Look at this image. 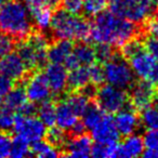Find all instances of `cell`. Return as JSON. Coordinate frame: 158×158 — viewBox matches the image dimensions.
Returning a JSON list of instances; mask_svg holds the SVG:
<instances>
[{"label":"cell","mask_w":158,"mask_h":158,"mask_svg":"<svg viewBox=\"0 0 158 158\" xmlns=\"http://www.w3.org/2000/svg\"><path fill=\"white\" fill-rule=\"evenodd\" d=\"M21 1L26 6L29 12H33L39 8L44 7V6H47L46 0H21Z\"/></svg>","instance_id":"7bdbcfd3"},{"label":"cell","mask_w":158,"mask_h":158,"mask_svg":"<svg viewBox=\"0 0 158 158\" xmlns=\"http://www.w3.org/2000/svg\"><path fill=\"white\" fill-rule=\"evenodd\" d=\"M63 10L72 14H79L84 8V0H61Z\"/></svg>","instance_id":"8d00e7d4"},{"label":"cell","mask_w":158,"mask_h":158,"mask_svg":"<svg viewBox=\"0 0 158 158\" xmlns=\"http://www.w3.org/2000/svg\"><path fill=\"white\" fill-rule=\"evenodd\" d=\"M85 131H86V127L84 126V123H81V121L79 120L78 123H76V125L74 126V127L70 129V132H72L74 135H78V134H82L85 133Z\"/></svg>","instance_id":"bcb514c9"},{"label":"cell","mask_w":158,"mask_h":158,"mask_svg":"<svg viewBox=\"0 0 158 158\" xmlns=\"http://www.w3.org/2000/svg\"><path fill=\"white\" fill-rule=\"evenodd\" d=\"M104 81L108 85L127 89L134 82V74L125 57L113 55L103 66Z\"/></svg>","instance_id":"8992f818"},{"label":"cell","mask_w":158,"mask_h":158,"mask_svg":"<svg viewBox=\"0 0 158 158\" xmlns=\"http://www.w3.org/2000/svg\"><path fill=\"white\" fill-rule=\"evenodd\" d=\"M146 31L151 37H158V20L155 18L149 19L146 23Z\"/></svg>","instance_id":"ee69618b"},{"label":"cell","mask_w":158,"mask_h":158,"mask_svg":"<svg viewBox=\"0 0 158 158\" xmlns=\"http://www.w3.org/2000/svg\"><path fill=\"white\" fill-rule=\"evenodd\" d=\"M73 48L74 47L70 40L57 39V41L48 48L47 60H49L50 63L65 64L69 55L72 54Z\"/></svg>","instance_id":"ffe728a7"},{"label":"cell","mask_w":158,"mask_h":158,"mask_svg":"<svg viewBox=\"0 0 158 158\" xmlns=\"http://www.w3.org/2000/svg\"><path fill=\"white\" fill-rule=\"evenodd\" d=\"M140 123L147 130H158V108L151 105L143 108Z\"/></svg>","instance_id":"f546056e"},{"label":"cell","mask_w":158,"mask_h":158,"mask_svg":"<svg viewBox=\"0 0 158 158\" xmlns=\"http://www.w3.org/2000/svg\"><path fill=\"white\" fill-rule=\"evenodd\" d=\"M31 148L29 143L23 140L20 136H15L12 140L11 151H10V157L13 158H23L31 155Z\"/></svg>","instance_id":"4dcf8cb0"},{"label":"cell","mask_w":158,"mask_h":158,"mask_svg":"<svg viewBox=\"0 0 158 158\" xmlns=\"http://www.w3.org/2000/svg\"><path fill=\"white\" fill-rule=\"evenodd\" d=\"M52 34L57 39L85 41L90 39V24L78 14H72L65 10L53 13L50 26Z\"/></svg>","instance_id":"3957f363"},{"label":"cell","mask_w":158,"mask_h":158,"mask_svg":"<svg viewBox=\"0 0 158 158\" xmlns=\"http://www.w3.org/2000/svg\"><path fill=\"white\" fill-rule=\"evenodd\" d=\"M14 42L11 36L0 31V59L13 50Z\"/></svg>","instance_id":"74e56055"},{"label":"cell","mask_w":158,"mask_h":158,"mask_svg":"<svg viewBox=\"0 0 158 158\" xmlns=\"http://www.w3.org/2000/svg\"><path fill=\"white\" fill-rule=\"evenodd\" d=\"M95 50V57L102 63H105L106 61L110 59L114 55L113 47L107 46V44H98Z\"/></svg>","instance_id":"f35d334b"},{"label":"cell","mask_w":158,"mask_h":158,"mask_svg":"<svg viewBox=\"0 0 158 158\" xmlns=\"http://www.w3.org/2000/svg\"><path fill=\"white\" fill-rule=\"evenodd\" d=\"M13 112L7 107L0 106V131H9L12 129L14 123Z\"/></svg>","instance_id":"d6a6232c"},{"label":"cell","mask_w":158,"mask_h":158,"mask_svg":"<svg viewBox=\"0 0 158 158\" xmlns=\"http://www.w3.org/2000/svg\"><path fill=\"white\" fill-rule=\"evenodd\" d=\"M106 113L104 110H102L98 105H89L87 107V110L84 112L82 116V121L84 126L86 127V129L91 130L105 115Z\"/></svg>","instance_id":"4316f807"},{"label":"cell","mask_w":158,"mask_h":158,"mask_svg":"<svg viewBox=\"0 0 158 158\" xmlns=\"http://www.w3.org/2000/svg\"><path fill=\"white\" fill-rule=\"evenodd\" d=\"M12 129L23 140L33 144L42 140L47 134V127L38 117L34 115H22L18 114L14 117V123Z\"/></svg>","instance_id":"52a82bcc"},{"label":"cell","mask_w":158,"mask_h":158,"mask_svg":"<svg viewBox=\"0 0 158 158\" xmlns=\"http://www.w3.org/2000/svg\"><path fill=\"white\" fill-rule=\"evenodd\" d=\"M95 99L98 106L106 114H115L128 104V95L125 89L108 84L98 89Z\"/></svg>","instance_id":"ba28073f"},{"label":"cell","mask_w":158,"mask_h":158,"mask_svg":"<svg viewBox=\"0 0 158 158\" xmlns=\"http://www.w3.org/2000/svg\"><path fill=\"white\" fill-rule=\"evenodd\" d=\"M154 106H155L156 108H158V94L156 95L155 94V98H154Z\"/></svg>","instance_id":"c3c4849f"},{"label":"cell","mask_w":158,"mask_h":158,"mask_svg":"<svg viewBox=\"0 0 158 158\" xmlns=\"http://www.w3.org/2000/svg\"><path fill=\"white\" fill-rule=\"evenodd\" d=\"M38 118L44 123L46 127H53L55 125V105L50 101H46L39 104L37 108Z\"/></svg>","instance_id":"f1b7e54d"},{"label":"cell","mask_w":158,"mask_h":158,"mask_svg":"<svg viewBox=\"0 0 158 158\" xmlns=\"http://www.w3.org/2000/svg\"><path fill=\"white\" fill-rule=\"evenodd\" d=\"M65 155L69 157L87 158L91 156L92 140L85 133L74 135L69 140H65Z\"/></svg>","instance_id":"9a60e30c"},{"label":"cell","mask_w":158,"mask_h":158,"mask_svg":"<svg viewBox=\"0 0 158 158\" xmlns=\"http://www.w3.org/2000/svg\"><path fill=\"white\" fill-rule=\"evenodd\" d=\"M108 0H84L82 11L89 16H95L105 10Z\"/></svg>","instance_id":"1f68e13d"},{"label":"cell","mask_w":158,"mask_h":158,"mask_svg":"<svg viewBox=\"0 0 158 158\" xmlns=\"http://www.w3.org/2000/svg\"><path fill=\"white\" fill-rule=\"evenodd\" d=\"M91 136L97 143H116L120 134L115 127L114 119L107 114L90 130Z\"/></svg>","instance_id":"4fadbf2b"},{"label":"cell","mask_w":158,"mask_h":158,"mask_svg":"<svg viewBox=\"0 0 158 158\" xmlns=\"http://www.w3.org/2000/svg\"><path fill=\"white\" fill-rule=\"evenodd\" d=\"M5 1H6V0H0V6L2 5V3H3V2H5Z\"/></svg>","instance_id":"f5cc1de1"},{"label":"cell","mask_w":158,"mask_h":158,"mask_svg":"<svg viewBox=\"0 0 158 158\" xmlns=\"http://www.w3.org/2000/svg\"><path fill=\"white\" fill-rule=\"evenodd\" d=\"M152 6H155V5H158V0H147Z\"/></svg>","instance_id":"681fc988"},{"label":"cell","mask_w":158,"mask_h":158,"mask_svg":"<svg viewBox=\"0 0 158 158\" xmlns=\"http://www.w3.org/2000/svg\"><path fill=\"white\" fill-rule=\"evenodd\" d=\"M49 42L42 34L29 35L28 39L19 46L18 54L21 56L28 69L41 66L47 61Z\"/></svg>","instance_id":"277c9868"},{"label":"cell","mask_w":158,"mask_h":158,"mask_svg":"<svg viewBox=\"0 0 158 158\" xmlns=\"http://www.w3.org/2000/svg\"><path fill=\"white\" fill-rule=\"evenodd\" d=\"M60 1H61V0H46L47 5L50 6V7H55V6H57L60 3Z\"/></svg>","instance_id":"7dc6e473"},{"label":"cell","mask_w":158,"mask_h":158,"mask_svg":"<svg viewBox=\"0 0 158 158\" xmlns=\"http://www.w3.org/2000/svg\"><path fill=\"white\" fill-rule=\"evenodd\" d=\"M47 81L54 94H61L68 87V72L64 64L50 63L44 70Z\"/></svg>","instance_id":"30bf717a"},{"label":"cell","mask_w":158,"mask_h":158,"mask_svg":"<svg viewBox=\"0 0 158 158\" xmlns=\"http://www.w3.org/2000/svg\"><path fill=\"white\" fill-rule=\"evenodd\" d=\"M128 60L130 62L129 65L131 67L132 72H133L134 76L142 79V80H147L149 73H151L156 61L145 50V47L144 49L140 50L139 52L134 53Z\"/></svg>","instance_id":"2e32d148"},{"label":"cell","mask_w":158,"mask_h":158,"mask_svg":"<svg viewBox=\"0 0 158 158\" xmlns=\"http://www.w3.org/2000/svg\"><path fill=\"white\" fill-rule=\"evenodd\" d=\"M79 117L65 100L55 106V125L64 131H70L79 121Z\"/></svg>","instance_id":"ac0fdd59"},{"label":"cell","mask_w":158,"mask_h":158,"mask_svg":"<svg viewBox=\"0 0 158 158\" xmlns=\"http://www.w3.org/2000/svg\"><path fill=\"white\" fill-rule=\"evenodd\" d=\"M31 153L39 158H54L60 156L59 151H57L54 145L51 144L49 141L46 142V141L42 140L33 143Z\"/></svg>","instance_id":"cb8c5ba5"},{"label":"cell","mask_w":158,"mask_h":158,"mask_svg":"<svg viewBox=\"0 0 158 158\" xmlns=\"http://www.w3.org/2000/svg\"><path fill=\"white\" fill-rule=\"evenodd\" d=\"M135 24L114 14L112 11H102L94 16L90 24V39L97 44L121 47L136 35Z\"/></svg>","instance_id":"6da1fadb"},{"label":"cell","mask_w":158,"mask_h":158,"mask_svg":"<svg viewBox=\"0 0 158 158\" xmlns=\"http://www.w3.org/2000/svg\"><path fill=\"white\" fill-rule=\"evenodd\" d=\"M155 98V89L154 85H152L147 80H142L132 84L130 100L133 107L142 110L143 108L149 106Z\"/></svg>","instance_id":"7c38bea8"},{"label":"cell","mask_w":158,"mask_h":158,"mask_svg":"<svg viewBox=\"0 0 158 158\" xmlns=\"http://www.w3.org/2000/svg\"><path fill=\"white\" fill-rule=\"evenodd\" d=\"M48 141L51 143V144L54 145V146H59V145L64 144V142H65L64 130L60 129L59 127L52 128V129L48 132Z\"/></svg>","instance_id":"ab89813d"},{"label":"cell","mask_w":158,"mask_h":158,"mask_svg":"<svg viewBox=\"0 0 158 158\" xmlns=\"http://www.w3.org/2000/svg\"><path fill=\"white\" fill-rule=\"evenodd\" d=\"M154 18L158 20V8H157V10H156V13H155V16H154Z\"/></svg>","instance_id":"f907efd6"},{"label":"cell","mask_w":158,"mask_h":158,"mask_svg":"<svg viewBox=\"0 0 158 158\" xmlns=\"http://www.w3.org/2000/svg\"><path fill=\"white\" fill-rule=\"evenodd\" d=\"M12 139L7 131H0V158L10 157Z\"/></svg>","instance_id":"d590c367"},{"label":"cell","mask_w":158,"mask_h":158,"mask_svg":"<svg viewBox=\"0 0 158 158\" xmlns=\"http://www.w3.org/2000/svg\"><path fill=\"white\" fill-rule=\"evenodd\" d=\"M90 85L88 66H77L68 73V87L74 90H82Z\"/></svg>","instance_id":"7402d4cb"},{"label":"cell","mask_w":158,"mask_h":158,"mask_svg":"<svg viewBox=\"0 0 158 158\" xmlns=\"http://www.w3.org/2000/svg\"><path fill=\"white\" fill-rule=\"evenodd\" d=\"M28 68L18 52H10L0 59V74L9 77L13 81L21 80L25 77Z\"/></svg>","instance_id":"8fae6325"},{"label":"cell","mask_w":158,"mask_h":158,"mask_svg":"<svg viewBox=\"0 0 158 158\" xmlns=\"http://www.w3.org/2000/svg\"><path fill=\"white\" fill-rule=\"evenodd\" d=\"M123 56L125 59H129L130 56L134 54V53L139 52L140 50L144 49V44L141 40L132 38L129 41H127L125 44H123Z\"/></svg>","instance_id":"836d02e7"},{"label":"cell","mask_w":158,"mask_h":158,"mask_svg":"<svg viewBox=\"0 0 158 158\" xmlns=\"http://www.w3.org/2000/svg\"><path fill=\"white\" fill-rule=\"evenodd\" d=\"M143 141L144 152L142 155L147 158H158V130H147Z\"/></svg>","instance_id":"d4e9b609"},{"label":"cell","mask_w":158,"mask_h":158,"mask_svg":"<svg viewBox=\"0 0 158 158\" xmlns=\"http://www.w3.org/2000/svg\"><path fill=\"white\" fill-rule=\"evenodd\" d=\"M144 152V141L138 134H129L118 145V156L123 158H134L142 156Z\"/></svg>","instance_id":"d6986e66"},{"label":"cell","mask_w":158,"mask_h":158,"mask_svg":"<svg viewBox=\"0 0 158 158\" xmlns=\"http://www.w3.org/2000/svg\"><path fill=\"white\" fill-rule=\"evenodd\" d=\"M66 102L68 103V105L75 110L77 115L81 116L84 114V112L87 110L89 105H90V100H89V95L87 93H79L75 92L73 94L66 97L65 99Z\"/></svg>","instance_id":"484cf974"},{"label":"cell","mask_w":158,"mask_h":158,"mask_svg":"<svg viewBox=\"0 0 158 158\" xmlns=\"http://www.w3.org/2000/svg\"><path fill=\"white\" fill-rule=\"evenodd\" d=\"M28 102L25 89L23 87H13L5 95L3 103H5V107H7L8 110L20 114Z\"/></svg>","instance_id":"44dd1931"},{"label":"cell","mask_w":158,"mask_h":158,"mask_svg":"<svg viewBox=\"0 0 158 158\" xmlns=\"http://www.w3.org/2000/svg\"><path fill=\"white\" fill-rule=\"evenodd\" d=\"M33 25L31 12L21 0H6L0 6V31L23 39L31 34Z\"/></svg>","instance_id":"7a4b0ae2"},{"label":"cell","mask_w":158,"mask_h":158,"mask_svg":"<svg viewBox=\"0 0 158 158\" xmlns=\"http://www.w3.org/2000/svg\"><path fill=\"white\" fill-rule=\"evenodd\" d=\"M31 20H33V24L40 31H47L50 28L53 18L52 7L48 5L44 6L35 11L31 12Z\"/></svg>","instance_id":"603a6c76"},{"label":"cell","mask_w":158,"mask_h":158,"mask_svg":"<svg viewBox=\"0 0 158 158\" xmlns=\"http://www.w3.org/2000/svg\"><path fill=\"white\" fill-rule=\"evenodd\" d=\"M88 72L89 78H90V85L98 86V85H101L104 81V73L102 66L93 63L88 66Z\"/></svg>","instance_id":"e575fe53"},{"label":"cell","mask_w":158,"mask_h":158,"mask_svg":"<svg viewBox=\"0 0 158 158\" xmlns=\"http://www.w3.org/2000/svg\"><path fill=\"white\" fill-rule=\"evenodd\" d=\"M91 156L98 158L118 157V144L117 143H97L92 145Z\"/></svg>","instance_id":"83f0119b"},{"label":"cell","mask_w":158,"mask_h":158,"mask_svg":"<svg viewBox=\"0 0 158 158\" xmlns=\"http://www.w3.org/2000/svg\"><path fill=\"white\" fill-rule=\"evenodd\" d=\"M147 81H149L154 86H158V62L157 61L155 62L151 73H149Z\"/></svg>","instance_id":"f6af8a7d"},{"label":"cell","mask_w":158,"mask_h":158,"mask_svg":"<svg viewBox=\"0 0 158 158\" xmlns=\"http://www.w3.org/2000/svg\"><path fill=\"white\" fill-rule=\"evenodd\" d=\"M114 123L117 131L120 135H129L136 131L140 126V118L133 108H128L127 106L123 110L115 113Z\"/></svg>","instance_id":"5bb4252c"},{"label":"cell","mask_w":158,"mask_h":158,"mask_svg":"<svg viewBox=\"0 0 158 158\" xmlns=\"http://www.w3.org/2000/svg\"><path fill=\"white\" fill-rule=\"evenodd\" d=\"M0 106H2V98L0 97Z\"/></svg>","instance_id":"816d5d0a"},{"label":"cell","mask_w":158,"mask_h":158,"mask_svg":"<svg viewBox=\"0 0 158 158\" xmlns=\"http://www.w3.org/2000/svg\"><path fill=\"white\" fill-rule=\"evenodd\" d=\"M25 92L27 99L34 104H40L50 100L52 94L46 76L42 73L31 75L25 85Z\"/></svg>","instance_id":"9c48e42d"},{"label":"cell","mask_w":158,"mask_h":158,"mask_svg":"<svg viewBox=\"0 0 158 158\" xmlns=\"http://www.w3.org/2000/svg\"><path fill=\"white\" fill-rule=\"evenodd\" d=\"M13 88V80L9 77L0 74V97L3 98Z\"/></svg>","instance_id":"b9f144b4"},{"label":"cell","mask_w":158,"mask_h":158,"mask_svg":"<svg viewBox=\"0 0 158 158\" xmlns=\"http://www.w3.org/2000/svg\"><path fill=\"white\" fill-rule=\"evenodd\" d=\"M95 60L94 48L87 44H80L73 48L72 54L65 62V65L69 69L77 66H89L94 63Z\"/></svg>","instance_id":"e0dca14e"},{"label":"cell","mask_w":158,"mask_h":158,"mask_svg":"<svg viewBox=\"0 0 158 158\" xmlns=\"http://www.w3.org/2000/svg\"><path fill=\"white\" fill-rule=\"evenodd\" d=\"M144 47L151 56L158 62V37H149L144 44Z\"/></svg>","instance_id":"60d3db41"},{"label":"cell","mask_w":158,"mask_h":158,"mask_svg":"<svg viewBox=\"0 0 158 158\" xmlns=\"http://www.w3.org/2000/svg\"><path fill=\"white\" fill-rule=\"evenodd\" d=\"M110 11L133 24H141L148 20L153 6L147 0H112Z\"/></svg>","instance_id":"5b68a950"}]
</instances>
